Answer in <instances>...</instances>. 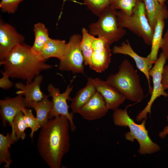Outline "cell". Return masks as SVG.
I'll return each instance as SVG.
<instances>
[{
	"label": "cell",
	"instance_id": "obj_6",
	"mask_svg": "<svg viewBox=\"0 0 168 168\" xmlns=\"http://www.w3.org/2000/svg\"><path fill=\"white\" fill-rule=\"evenodd\" d=\"M117 12L110 5L106 7L98 16V21L89 25L90 34L104 38L110 45L121 39L126 31L119 25Z\"/></svg>",
	"mask_w": 168,
	"mask_h": 168
},
{
	"label": "cell",
	"instance_id": "obj_17",
	"mask_svg": "<svg viewBox=\"0 0 168 168\" xmlns=\"http://www.w3.org/2000/svg\"><path fill=\"white\" fill-rule=\"evenodd\" d=\"M91 77L87 79L86 86L80 89L75 96L70 100V107L73 113H78L81 108L93 97L97 91L91 80Z\"/></svg>",
	"mask_w": 168,
	"mask_h": 168
},
{
	"label": "cell",
	"instance_id": "obj_28",
	"mask_svg": "<svg viewBox=\"0 0 168 168\" xmlns=\"http://www.w3.org/2000/svg\"><path fill=\"white\" fill-rule=\"evenodd\" d=\"M21 111L23 114L24 118L28 128L31 129L30 136L32 140L34 133L37 131L36 118L34 117L30 109H26V107L23 108L22 109Z\"/></svg>",
	"mask_w": 168,
	"mask_h": 168
},
{
	"label": "cell",
	"instance_id": "obj_1",
	"mask_svg": "<svg viewBox=\"0 0 168 168\" xmlns=\"http://www.w3.org/2000/svg\"><path fill=\"white\" fill-rule=\"evenodd\" d=\"M70 123L65 116L49 119L40 128L37 148L40 155L50 168H60L70 147Z\"/></svg>",
	"mask_w": 168,
	"mask_h": 168
},
{
	"label": "cell",
	"instance_id": "obj_12",
	"mask_svg": "<svg viewBox=\"0 0 168 168\" xmlns=\"http://www.w3.org/2000/svg\"><path fill=\"white\" fill-rule=\"evenodd\" d=\"M112 52L114 54L128 55L133 59L137 68L145 76L148 82L149 92L151 94L152 87L151 85L149 71L154 63L147 56L146 57L141 56L136 53L132 48L128 40L123 42L120 45L114 46Z\"/></svg>",
	"mask_w": 168,
	"mask_h": 168
},
{
	"label": "cell",
	"instance_id": "obj_9",
	"mask_svg": "<svg viewBox=\"0 0 168 168\" xmlns=\"http://www.w3.org/2000/svg\"><path fill=\"white\" fill-rule=\"evenodd\" d=\"M166 60V56L161 52L154 66L149 70V74L152 77L153 83L151 96L146 106L137 116L136 119L138 121L146 119L147 114L151 113L152 106L156 99L161 96H168V94L165 91L161 82L162 70Z\"/></svg>",
	"mask_w": 168,
	"mask_h": 168
},
{
	"label": "cell",
	"instance_id": "obj_16",
	"mask_svg": "<svg viewBox=\"0 0 168 168\" xmlns=\"http://www.w3.org/2000/svg\"><path fill=\"white\" fill-rule=\"evenodd\" d=\"M43 80V76L39 75L30 83L26 84V85L21 82L15 84V87L18 90L16 93L17 95L25 96L27 107L29 103L39 101L44 98V94L42 92L40 87Z\"/></svg>",
	"mask_w": 168,
	"mask_h": 168
},
{
	"label": "cell",
	"instance_id": "obj_14",
	"mask_svg": "<svg viewBox=\"0 0 168 168\" xmlns=\"http://www.w3.org/2000/svg\"><path fill=\"white\" fill-rule=\"evenodd\" d=\"M1 119L3 127L7 123H9L12 128L13 120L16 114L27 105L23 96H17L13 98L7 97L0 100Z\"/></svg>",
	"mask_w": 168,
	"mask_h": 168
},
{
	"label": "cell",
	"instance_id": "obj_24",
	"mask_svg": "<svg viewBox=\"0 0 168 168\" xmlns=\"http://www.w3.org/2000/svg\"><path fill=\"white\" fill-rule=\"evenodd\" d=\"M82 32L80 48L83 55L84 65L89 66L91 63L92 43L95 37L90 34L88 30L84 27L82 29Z\"/></svg>",
	"mask_w": 168,
	"mask_h": 168
},
{
	"label": "cell",
	"instance_id": "obj_31",
	"mask_svg": "<svg viewBox=\"0 0 168 168\" xmlns=\"http://www.w3.org/2000/svg\"><path fill=\"white\" fill-rule=\"evenodd\" d=\"M160 48L162 50V52L166 56L168 62V29L163 37Z\"/></svg>",
	"mask_w": 168,
	"mask_h": 168
},
{
	"label": "cell",
	"instance_id": "obj_10",
	"mask_svg": "<svg viewBox=\"0 0 168 168\" xmlns=\"http://www.w3.org/2000/svg\"><path fill=\"white\" fill-rule=\"evenodd\" d=\"M110 45L104 38L95 37L92 43V53L90 68L98 73L108 68L112 55Z\"/></svg>",
	"mask_w": 168,
	"mask_h": 168
},
{
	"label": "cell",
	"instance_id": "obj_20",
	"mask_svg": "<svg viewBox=\"0 0 168 168\" xmlns=\"http://www.w3.org/2000/svg\"><path fill=\"white\" fill-rule=\"evenodd\" d=\"M66 44L65 40L50 38L39 55L45 60L51 57L57 58L60 60L63 57Z\"/></svg>",
	"mask_w": 168,
	"mask_h": 168
},
{
	"label": "cell",
	"instance_id": "obj_4",
	"mask_svg": "<svg viewBox=\"0 0 168 168\" xmlns=\"http://www.w3.org/2000/svg\"><path fill=\"white\" fill-rule=\"evenodd\" d=\"M127 108L114 111L112 117L114 124L129 128L130 131L125 133V138L132 142L135 139L138 141L139 145L138 152L141 154H151L159 151L160 146L152 140L146 128V119H143L140 124H136L128 115Z\"/></svg>",
	"mask_w": 168,
	"mask_h": 168
},
{
	"label": "cell",
	"instance_id": "obj_34",
	"mask_svg": "<svg viewBox=\"0 0 168 168\" xmlns=\"http://www.w3.org/2000/svg\"><path fill=\"white\" fill-rule=\"evenodd\" d=\"M66 1H72L73 2H76V3H78L79 4H82V3H80V2H77L75 0H63V5H64V2Z\"/></svg>",
	"mask_w": 168,
	"mask_h": 168
},
{
	"label": "cell",
	"instance_id": "obj_7",
	"mask_svg": "<svg viewBox=\"0 0 168 168\" xmlns=\"http://www.w3.org/2000/svg\"><path fill=\"white\" fill-rule=\"evenodd\" d=\"M82 39V35L79 34L70 37L63 57L60 60L59 70L71 71L73 74H84V59L80 48Z\"/></svg>",
	"mask_w": 168,
	"mask_h": 168
},
{
	"label": "cell",
	"instance_id": "obj_13",
	"mask_svg": "<svg viewBox=\"0 0 168 168\" xmlns=\"http://www.w3.org/2000/svg\"><path fill=\"white\" fill-rule=\"evenodd\" d=\"M91 80L96 91L103 97L109 110L118 109L126 99L116 88L106 81L99 78H91Z\"/></svg>",
	"mask_w": 168,
	"mask_h": 168
},
{
	"label": "cell",
	"instance_id": "obj_27",
	"mask_svg": "<svg viewBox=\"0 0 168 168\" xmlns=\"http://www.w3.org/2000/svg\"><path fill=\"white\" fill-rule=\"evenodd\" d=\"M94 15L98 16L103 11L110 5V0H82Z\"/></svg>",
	"mask_w": 168,
	"mask_h": 168
},
{
	"label": "cell",
	"instance_id": "obj_32",
	"mask_svg": "<svg viewBox=\"0 0 168 168\" xmlns=\"http://www.w3.org/2000/svg\"><path fill=\"white\" fill-rule=\"evenodd\" d=\"M161 82L164 89H168V64L163 67L162 73Z\"/></svg>",
	"mask_w": 168,
	"mask_h": 168
},
{
	"label": "cell",
	"instance_id": "obj_26",
	"mask_svg": "<svg viewBox=\"0 0 168 168\" xmlns=\"http://www.w3.org/2000/svg\"><path fill=\"white\" fill-rule=\"evenodd\" d=\"M138 0H110V6L128 15H131Z\"/></svg>",
	"mask_w": 168,
	"mask_h": 168
},
{
	"label": "cell",
	"instance_id": "obj_19",
	"mask_svg": "<svg viewBox=\"0 0 168 168\" xmlns=\"http://www.w3.org/2000/svg\"><path fill=\"white\" fill-rule=\"evenodd\" d=\"M49 96L44 94V96L40 101L37 102H32L27 106L32 108L36 112L37 130L45 125L49 120L48 116L53 107V103L49 99Z\"/></svg>",
	"mask_w": 168,
	"mask_h": 168
},
{
	"label": "cell",
	"instance_id": "obj_25",
	"mask_svg": "<svg viewBox=\"0 0 168 168\" xmlns=\"http://www.w3.org/2000/svg\"><path fill=\"white\" fill-rule=\"evenodd\" d=\"M28 128L24 118L23 114L21 111L14 117L13 126L12 128L11 135L18 141L20 139L24 140L26 137L25 129Z\"/></svg>",
	"mask_w": 168,
	"mask_h": 168
},
{
	"label": "cell",
	"instance_id": "obj_3",
	"mask_svg": "<svg viewBox=\"0 0 168 168\" xmlns=\"http://www.w3.org/2000/svg\"><path fill=\"white\" fill-rule=\"evenodd\" d=\"M106 81L116 88L128 100L138 102L144 98L139 76L127 59L122 61L118 72L110 75Z\"/></svg>",
	"mask_w": 168,
	"mask_h": 168
},
{
	"label": "cell",
	"instance_id": "obj_11",
	"mask_svg": "<svg viewBox=\"0 0 168 168\" xmlns=\"http://www.w3.org/2000/svg\"><path fill=\"white\" fill-rule=\"evenodd\" d=\"M24 37L15 28L2 20L0 21V63L17 45L23 43Z\"/></svg>",
	"mask_w": 168,
	"mask_h": 168
},
{
	"label": "cell",
	"instance_id": "obj_15",
	"mask_svg": "<svg viewBox=\"0 0 168 168\" xmlns=\"http://www.w3.org/2000/svg\"><path fill=\"white\" fill-rule=\"evenodd\" d=\"M109 110L103 97L97 91L78 114L84 119L91 121L101 119Z\"/></svg>",
	"mask_w": 168,
	"mask_h": 168
},
{
	"label": "cell",
	"instance_id": "obj_33",
	"mask_svg": "<svg viewBox=\"0 0 168 168\" xmlns=\"http://www.w3.org/2000/svg\"><path fill=\"white\" fill-rule=\"evenodd\" d=\"M167 122H168V116L166 117ZM168 134V124L164 127L163 131L161 132L159 134V137L162 138H164Z\"/></svg>",
	"mask_w": 168,
	"mask_h": 168
},
{
	"label": "cell",
	"instance_id": "obj_35",
	"mask_svg": "<svg viewBox=\"0 0 168 168\" xmlns=\"http://www.w3.org/2000/svg\"><path fill=\"white\" fill-rule=\"evenodd\" d=\"M166 0H158L159 2L162 5L165 4V3Z\"/></svg>",
	"mask_w": 168,
	"mask_h": 168
},
{
	"label": "cell",
	"instance_id": "obj_18",
	"mask_svg": "<svg viewBox=\"0 0 168 168\" xmlns=\"http://www.w3.org/2000/svg\"><path fill=\"white\" fill-rule=\"evenodd\" d=\"M144 3L146 16L152 29H154L159 17L163 15L168 17V11L165 4H160L158 0H142Z\"/></svg>",
	"mask_w": 168,
	"mask_h": 168
},
{
	"label": "cell",
	"instance_id": "obj_23",
	"mask_svg": "<svg viewBox=\"0 0 168 168\" xmlns=\"http://www.w3.org/2000/svg\"><path fill=\"white\" fill-rule=\"evenodd\" d=\"M33 30L35 37L31 49L33 52L39 55L44 46L50 38L49 31L45 25L41 22L34 25Z\"/></svg>",
	"mask_w": 168,
	"mask_h": 168
},
{
	"label": "cell",
	"instance_id": "obj_30",
	"mask_svg": "<svg viewBox=\"0 0 168 168\" xmlns=\"http://www.w3.org/2000/svg\"><path fill=\"white\" fill-rule=\"evenodd\" d=\"M2 75V77L0 79V87L1 88L6 90L11 88L13 86V83L9 79V77L4 71L1 70Z\"/></svg>",
	"mask_w": 168,
	"mask_h": 168
},
{
	"label": "cell",
	"instance_id": "obj_29",
	"mask_svg": "<svg viewBox=\"0 0 168 168\" xmlns=\"http://www.w3.org/2000/svg\"><path fill=\"white\" fill-rule=\"evenodd\" d=\"M24 0H1L0 8L2 11L9 13H14L19 3Z\"/></svg>",
	"mask_w": 168,
	"mask_h": 168
},
{
	"label": "cell",
	"instance_id": "obj_21",
	"mask_svg": "<svg viewBox=\"0 0 168 168\" xmlns=\"http://www.w3.org/2000/svg\"><path fill=\"white\" fill-rule=\"evenodd\" d=\"M166 19L163 16H160L154 30L151 50L147 56L154 64L157 58L158 52L160 48L163 38V32L165 26V20Z\"/></svg>",
	"mask_w": 168,
	"mask_h": 168
},
{
	"label": "cell",
	"instance_id": "obj_2",
	"mask_svg": "<svg viewBox=\"0 0 168 168\" xmlns=\"http://www.w3.org/2000/svg\"><path fill=\"white\" fill-rule=\"evenodd\" d=\"M46 61L33 52L31 46L23 43L13 48L0 64L10 77L25 80L27 84L41 72L53 67Z\"/></svg>",
	"mask_w": 168,
	"mask_h": 168
},
{
	"label": "cell",
	"instance_id": "obj_8",
	"mask_svg": "<svg viewBox=\"0 0 168 168\" xmlns=\"http://www.w3.org/2000/svg\"><path fill=\"white\" fill-rule=\"evenodd\" d=\"M74 78L75 77H73L71 80L70 83L63 93H60L59 89L55 87L52 83L48 85L47 88L49 96L52 98L53 103L52 108L49 114V119L59 115L65 116L69 120L70 129L73 132L76 130V127L73 121V113L69 112V106L67 100L71 99L69 96L73 90V86H71V84Z\"/></svg>",
	"mask_w": 168,
	"mask_h": 168
},
{
	"label": "cell",
	"instance_id": "obj_5",
	"mask_svg": "<svg viewBox=\"0 0 168 168\" xmlns=\"http://www.w3.org/2000/svg\"><path fill=\"white\" fill-rule=\"evenodd\" d=\"M119 26L127 28L142 38L145 43L151 46L154 31L146 16L142 0H138L131 15L119 10L117 12Z\"/></svg>",
	"mask_w": 168,
	"mask_h": 168
},
{
	"label": "cell",
	"instance_id": "obj_22",
	"mask_svg": "<svg viewBox=\"0 0 168 168\" xmlns=\"http://www.w3.org/2000/svg\"><path fill=\"white\" fill-rule=\"evenodd\" d=\"M17 141V139L12 137L11 133H8L6 135L0 134V164L5 163L4 168L10 167L12 161L9 148Z\"/></svg>",
	"mask_w": 168,
	"mask_h": 168
}]
</instances>
